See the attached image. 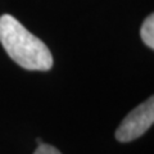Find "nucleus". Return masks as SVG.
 <instances>
[{
	"mask_svg": "<svg viewBox=\"0 0 154 154\" xmlns=\"http://www.w3.org/2000/svg\"><path fill=\"white\" fill-rule=\"evenodd\" d=\"M0 42L17 64L30 71H49L53 55L40 38L11 14L0 17Z\"/></svg>",
	"mask_w": 154,
	"mask_h": 154,
	"instance_id": "f257e3e1",
	"label": "nucleus"
},
{
	"mask_svg": "<svg viewBox=\"0 0 154 154\" xmlns=\"http://www.w3.org/2000/svg\"><path fill=\"white\" fill-rule=\"evenodd\" d=\"M33 154H62V153L51 145H48V144H40Z\"/></svg>",
	"mask_w": 154,
	"mask_h": 154,
	"instance_id": "20e7f679",
	"label": "nucleus"
},
{
	"mask_svg": "<svg viewBox=\"0 0 154 154\" xmlns=\"http://www.w3.org/2000/svg\"><path fill=\"white\" fill-rule=\"evenodd\" d=\"M154 122V98L150 96L145 103L131 110L116 131V139L121 143H128L140 137Z\"/></svg>",
	"mask_w": 154,
	"mask_h": 154,
	"instance_id": "f03ea898",
	"label": "nucleus"
},
{
	"mask_svg": "<svg viewBox=\"0 0 154 154\" xmlns=\"http://www.w3.org/2000/svg\"><path fill=\"white\" fill-rule=\"evenodd\" d=\"M140 35L143 41L145 42V45H148L150 49H154V16L150 14L145 21H144Z\"/></svg>",
	"mask_w": 154,
	"mask_h": 154,
	"instance_id": "7ed1b4c3",
	"label": "nucleus"
}]
</instances>
